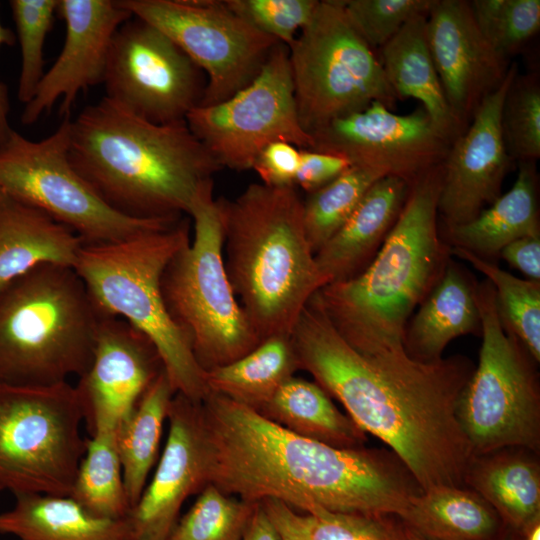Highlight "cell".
<instances>
[{"label": "cell", "mask_w": 540, "mask_h": 540, "mask_svg": "<svg viewBox=\"0 0 540 540\" xmlns=\"http://www.w3.org/2000/svg\"><path fill=\"white\" fill-rule=\"evenodd\" d=\"M287 48L299 121L309 135L374 101L391 110L399 100L342 0L319 1Z\"/></svg>", "instance_id": "10"}, {"label": "cell", "mask_w": 540, "mask_h": 540, "mask_svg": "<svg viewBox=\"0 0 540 540\" xmlns=\"http://www.w3.org/2000/svg\"><path fill=\"white\" fill-rule=\"evenodd\" d=\"M394 521L395 540H432L404 524L398 517Z\"/></svg>", "instance_id": "48"}, {"label": "cell", "mask_w": 540, "mask_h": 540, "mask_svg": "<svg viewBox=\"0 0 540 540\" xmlns=\"http://www.w3.org/2000/svg\"><path fill=\"white\" fill-rule=\"evenodd\" d=\"M522 532L524 540H540V519L531 523Z\"/></svg>", "instance_id": "49"}, {"label": "cell", "mask_w": 540, "mask_h": 540, "mask_svg": "<svg viewBox=\"0 0 540 540\" xmlns=\"http://www.w3.org/2000/svg\"><path fill=\"white\" fill-rule=\"evenodd\" d=\"M351 165L346 158L338 155L301 149L294 185L307 194L313 193L333 181Z\"/></svg>", "instance_id": "44"}, {"label": "cell", "mask_w": 540, "mask_h": 540, "mask_svg": "<svg viewBox=\"0 0 540 540\" xmlns=\"http://www.w3.org/2000/svg\"><path fill=\"white\" fill-rule=\"evenodd\" d=\"M384 175L352 164L303 200V222L314 254L341 228L369 188Z\"/></svg>", "instance_id": "36"}, {"label": "cell", "mask_w": 540, "mask_h": 540, "mask_svg": "<svg viewBox=\"0 0 540 540\" xmlns=\"http://www.w3.org/2000/svg\"><path fill=\"white\" fill-rule=\"evenodd\" d=\"M68 158L106 205L142 220L188 215L223 169L185 120L155 124L107 97L70 120Z\"/></svg>", "instance_id": "3"}, {"label": "cell", "mask_w": 540, "mask_h": 540, "mask_svg": "<svg viewBox=\"0 0 540 540\" xmlns=\"http://www.w3.org/2000/svg\"><path fill=\"white\" fill-rule=\"evenodd\" d=\"M191 222L176 223L122 241L83 245L74 268L103 316L121 318L155 346L176 393L201 402L210 392L205 371L169 317L161 277L174 254L191 240Z\"/></svg>", "instance_id": "7"}, {"label": "cell", "mask_w": 540, "mask_h": 540, "mask_svg": "<svg viewBox=\"0 0 540 540\" xmlns=\"http://www.w3.org/2000/svg\"><path fill=\"white\" fill-rule=\"evenodd\" d=\"M102 84L111 101L167 124L185 120L199 106L206 78L169 37L132 16L113 37Z\"/></svg>", "instance_id": "15"}, {"label": "cell", "mask_w": 540, "mask_h": 540, "mask_svg": "<svg viewBox=\"0 0 540 540\" xmlns=\"http://www.w3.org/2000/svg\"><path fill=\"white\" fill-rule=\"evenodd\" d=\"M447 230L453 246L488 259L509 243L540 235L535 162H519L512 187L472 221Z\"/></svg>", "instance_id": "26"}, {"label": "cell", "mask_w": 540, "mask_h": 540, "mask_svg": "<svg viewBox=\"0 0 540 540\" xmlns=\"http://www.w3.org/2000/svg\"><path fill=\"white\" fill-rule=\"evenodd\" d=\"M0 513V534L18 540H126L123 520L95 516L70 496L21 494Z\"/></svg>", "instance_id": "27"}, {"label": "cell", "mask_w": 540, "mask_h": 540, "mask_svg": "<svg viewBox=\"0 0 540 540\" xmlns=\"http://www.w3.org/2000/svg\"><path fill=\"white\" fill-rule=\"evenodd\" d=\"M442 163L409 188L376 256L356 276L325 285L314 298L357 352L405 350L408 319L440 278L448 252L438 231Z\"/></svg>", "instance_id": "4"}, {"label": "cell", "mask_w": 540, "mask_h": 540, "mask_svg": "<svg viewBox=\"0 0 540 540\" xmlns=\"http://www.w3.org/2000/svg\"><path fill=\"white\" fill-rule=\"evenodd\" d=\"M476 288L458 264L447 261L406 326L404 348L411 358L422 362L439 360L454 338L481 331Z\"/></svg>", "instance_id": "24"}, {"label": "cell", "mask_w": 540, "mask_h": 540, "mask_svg": "<svg viewBox=\"0 0 540 540\" xmlns=\"http://www.w3.org/2000/svg\"><path fill=\"white\" fill-rule=\"evenodd\" d=\"M474 457L465 480L496 511L501 521L523 531L540 519V473L526 457L489 454Z\"/></svg>", "instance_id": "30"}, {"label": "cell", "mask_w": 540, "mask_h": 540, "mask_svg": "<svg viewBox=\"0 0 540 540\" xmlns=\"http://www.w3.org/2000/svg\"><path fill=\"white\" fill-rule=\"evenodd\" d=\"M290 339L299 369L335 397L363 431L393 450L422 491L461 486L473 459L457 418L474 365L461 355L422 362L405 350L363 355L311 297Z\"/></svg>", "instance_id": "1"}, {"label": "cell", "mask_w": 540, "mask_h": 540, "mask_svg": "<svg viewBox=\"0 0 540 540\" xmlns=\"http://www.w3.org/2000/svg\"><path fill=\"white\" fill-rule=\"evenodd\" d=\"M301 149L287 142H274L265 147L253 163L252 169L262 184L272 187L295 186Z\"/></svg>", "instance_id": "43"}, {"label": "cell", "mask_w": 540, "mask_h": 540, "mask_svg": "<svg viewBox=\"0 0 540 540\" xmlns=\"http://www.w3.org/2000/svg\"><path fill=\"white\" fill-rule=\"evenodd\" d=\"M205 485L250 503L400 517L422 490L393 454L336 448L209 392L198 404Z\"/></svg>", "instance_id": "2"}, {"label": "cell", "mask_w": 540, "mask_h": 540, "mask_svg": "<svg viewBox=\"0 0 540 540\" xmlns=\"http://www.w3.org/2000/svg\"><path fill=\"white\" fill-rule=\"evenodd\" d=\"M450 253L484 274L496 294L502 321L535 362L540 361V281L520 279L496 263L452 246Z\"/></svg>", "instance_id": "35"}, {"label": "cell", "mask_w": 540, "mask_h": 540, "mask_svg": "<svg viewBox=\"0 0 540 540\" xmlns=\"http://www.w3.org/2000/svg\"><path fill=\"white\" fill-rule=\"evenodd\" d=\"M404 180L384 176L366 192L341 228L315 253L326 285L350 279L382 245L409 192Z\"/></svg>", "instance_id": "22"}, {"label": "cell", "mask_w": 540, "mask_h": 540, "mask_svg": "<svg viewBox=\"0 0 540 540\" xmlns=\"http://www.w3.org/2000/svg\"><path fill=\"white\" fill-rule=\"evenodd\" d=\"M198 403L175 393L168 436L156 470L122 519L126 540H168L185 500L205 487Z\"/></svg>", "instance_id": "21"}, {"label": "cell", "mask_w": 540, "mask_h": 540, "mask_svg": "<svg viewBox=\"0 0 540 540\" xmlns=\"http://www.w3.org/2000/svg\"><path fill=\"white\" fill-rule=\"evenodd\" d=\"M297 370L290 336H274L239 359L205 371V381L210 392L260 412Z\"/></svg>", "instance_id": "31"}, {"label": "cell", "mask_w": 540, "mask_h": 540, "mask_svg": "<svg viewBox=\"0 0 540 540\" xmlns=\"http://www.w3.org/2000/svg\"><path fill=\"white\" fill-rule=\"evenodd\" d=\"M240 540H281L261 502L255 504Z\"/></svg>", "instance_id": "46"}, {"label": "cell", "mask_w": 540, "mask_h": 540, "mask_svg": "<svg viewBox=\"0 0 540 540\" xmlns=\"http://www.w3.org/2000/svg\"><path fill=\"white\" fill-rule=\"evenodd\" d=\"M259 413L289 431L336 448H359L366 441L365 432L336 408L323 388L295 376Z\"/></svg>", "instance_id": "29"}, {"label": "cell", "mask_w": 540, "mask_h": 540, "mask_svg": "<svg viewBox=\"0 0 540 540\" xmlns=\"http://www.w3.org/2000/svg\"><path fill=\"white\" fill-rule=\"evenodd\" d=\"M503 540H511V539H503Z\"/></svg>", "instance_id": "50"}, {"label": "cell", "mask_w": 540, "mask_h": 540, "mask_svg": "<svg viewBox=\"0 0 540 540\" xmlns=\"http://www.w3.org/2000/svg\"><path fill=\"white\" fill-rule=\"evenodd\" d=\"M15 33L2 25L0 21V47L12 46L15 44ZM10 103L7 86L0 81V149L8 142L14 129L11 128L8 120Z\"/></svg>", "instance_id": "47"}, {"label": "cell", "mask_w": 540, "mask_h": 540, "mask_svg": "<svg viewBox=\"0 0 540 540\" xmlns=\"http://www.w3.org/2000/svg\"><path fill=\"white\" fill-rule=\"evenodd\" d=\"M499 255L529 280L540 281V235L519 238L506 245Z\"/></svg>", "instance_id": "45"}, {"label": "cell", "mask_w": 540, "mask_h": 540, "mask_svg": "<svg viewBox=\"0 0 540 540\" xmlns=\"http://www.w3.org/2000/svg\"><path fill=\"white\" fill-rule=\"evenodd\" d=\"M217 203L226 272L248 321L261 342L290 336L311 297L326 285L296 187L252 183Z\"/></svg>", "instance_id": "5"}, {"label": "cell", "mask_w": 540, "mask_h": 540, "mask_svg": "<svg viewBox=\"0 0 540 540\" xmlns=\"http://www.w3.org/2000/svg\"><path fill=\"white\" fill-rule=\"evenodd\" d=\"M214 183L188 216L191 240L171 258L161 277L166 311L204 371L226 365L261 343L232 289L224 263V231Z\"/></svg>", "instance_id": "8"}, {"label": "cell", "mask_w": 540, "mask_h": 540, "mask_svg": "<svg viewBox=\"0 0 540 540\" xmlns=\"http://www.w3.org/2000/svg\"><path fill=\"white\" fill-rule=\"evenodd\" d=\"M469 5L484 38L505 58L540 28L539 0H473Z\"/></svg>", "instance_id": "39"}, {"label": "cell", "mask_w": 540, "mask_h": 540, "mask_svg": "<svg viewBox=\"0 0 540 540\" xmlns=\"http://www.w3.org/2000/svg\"><path fill=\"white\" fill-rule=\"evenodd\" d=\"M102 316L73 266H36L0 292V383L51 386L80 377Z\"/></svg>", "instance_id": "6"}, {"label": "cell", "mask_w": 540, "mask_h": 540, "mask_svg": "<svg viewBox=\"0 0 540 540\" xmlns=\"http://www.w3.org/2000/svg\"><path fill=\"white\" fill-rule=\"evenodd\" d=\"M427 14L412 17L379 49L378 60L398 99L421 102L437 128L454 141L463 130L450 111L430 53Z\"/></svg>", "instance_id": "25"}, {"label": "cell", "mask_w": 540, "mask_h": 540, "mask_svg": "<svg viewBox=\"0 0 540 540\" xmlns=\"http://www.w3.org/2000/svg\"><path fill=\"white\" fill-rule=\"evenodd\" d=\"M281 540H395L396 516H369L317 508L305 515L286 504L261 501Z\"/></svg>", "instance_id": "34"}, {"label": "cell", "mask_w": 540, "mask_h": 540, "mask_svg": "<svg viewBox=\"0 0 540 540\" xmlns=\"http://www.w3.org/2000/svg\"><path fill=\"white\" fill-rule=\"evenodd\" d=\"M163 371L146 335L121 318L102 316L91 363L75 385L90 436L117 432Z\"/></svg>", "instance_id": "18"}, {"label": "cell", "mask_w": 540, "mask_h": 540, "mask_svg": "<svg viewBox=\"0 0 540 540\" xmlns=\"http://www.w3.org/2000/svg\"><path fill=\"white\" fill-rule=\"evenodd\" d=\"M75 386L0 383V492L70 496L88 439Z\"/></svg>", "instance_id": "11"}, {"label": "cell", "mask_w": 540, "mask_h": 540, "mask_svg": "<svg viewBox=\"0 0 540 540\" xmlns=\"http://www.w3.org/2000/svg\"><path fill=\"white\" fill-rule=\"evenodd\" d=\"M57 15L65 23L64 44L25 105L23 125L35 123L60 98L59 112L69 116L81 91L103 83L113 37L133 16L111 0H58Z\"/></svg>", "instance_id": "19"}, {"label": "cell", "mask_w": 540, "mask_h": 540, "mask_svg": "<svg viewBox=\"0 0 540 540\" xmlns=\"http://www.w3.org/2000/svg\"><path fill=\"white\" fill-rule=\"evenodd\" d=\"M311 136V150L344 157L409 186L443 163L453 142L424 108L400 115L378 101L331 121Z\"/></svg>", "instance_id": "16"}, {"label": "cell", "mask_w": 540, "mask_h": 540, "mask_svg": "<svg viewBox=\"0 0 540 540\" xmlns=\"http://www.w3.org/2000/svg\"><path fill=\"white\" fill-rule=\"evenodd\" d=\"M501 129L511 160L535 162L540 157V86L535 75L514 78L503 103Z\"/></svg>", "instance_id": "40"}, {"label": "cell", "mask_w": 540, "mask_h": 540, "mask_svg": "<svg viewBox=\"0 0 540 540\" xmlns=\"http://www.w3.org/2000/svg\"><path fill=\"white\" fill-rule=\"evenodd\" d=\"M169 37L206 75L199 106L250 84L279 43L233 13L224 0H117Z\"/></svg>", "instance_id": "13"}, {"label": "cell", "mask_w": 540, "mask_h": 540, "mask_svg": "<svg viewBox=\"0 0 540 540\" xmlns=\"http://www.w3.org/2000/svg\"><path fill=\"white\" fill-rule=\"evenodd\" d=\"M185 121L222 168L252 169L274 142L311 150L314 140L301 126L290 72L288 48L277 43L254 80L228 99L197 106Z\"/></svg>", "instance_id": "14"}, {"label": "cell", "mask_w": 540, "mask_h": 540, "mask_svg": "<svg viewBox=\"0 0 540 540\" xmlns=\"http://www.w3.org/2000/svg\"><path fill=\"white\" fill-rule=\"evenodd\" d=\"M255 504L207 484L168 540H240Z\"/></svg>", "instance_id": "37"}, {"label": "cell", "mask_w": 540, "mask_h": 540, "mask_svg": "<svg viewBox=\"0 0 540 540\" xmlns=\"http://www.w3.org/2000/svg\"><path fill=\"white\" fill-rule=\"evenodd\" d=\"M227 7L258 31L289 46L309 22L317 0H224Z\"/></svg>", "instance_id": "42"}, {"label": "cell", "mask_w": 540, "mask_h": 540, "mask_svg": "<svg viewBox=\"0 0 540 540\" xmlns=\"http://www.w3.org/2000/svg\"><path fill=\"white\" fill-rule=\"evenodd\" d=\"M175 393L163 371L117 430V448L131 509L138 502L157 459L164 422Z\"/></svg>", "instance_id": "32"}, {"label": "cell", "mask_w": 540, "mask_h": 540, "mask_svg": "<svg viewBox=\"0 0 540 540\" xmlns=\"http://www.w3.org/2000/svg\"><path fill=\"white\" fill-rule=\"evenodd\" d=\"M433 0H342L355 31L374 51L385 45L412 17L428 13Z\"/></svg>", "instance_id": "41"}, {"label": "cell", "mask_w": 540, "mask_h": 540, "mask_svg": "<svg viewBox=\"0 0 540 540\" xmlns=\"http://www.w3.org/2000/svg\"><path fill=\"white\" fill-rule=\"evenodd\" d=\"M70 497L95 516L111 520L127 516L131 505L123 481L117 432L90 436Z\"/></svg>", "instance_id": "33"}, {"label": "cell", "mask_w": 540, "mask_h": 540, "mask_svg": "<svg viewBox=\"0 0 540 540\" xmlns=\"http://www.w3.org/2000/svg\"><path fill=\"white\" fill-rule=\"evenodd\" d=\"M398 518L432 540H494L501 523L485 499L461 486L421 491Z\"/></svg>", "instance_id": "28"}, {"label": "cell", "mask_w": 540, "mask_h": 540, "mask_svg": "<svg viewBox=\"0 0 540 540\" xmlns=\"http://www.w3.org/2000/svg\"><path fill=\"white\" fill-rule=\"evenodd\" d=\"M482 344L464 386L457 418L472 456L540 445V392L531 356L502 321L494 287L477 285Z\"/></svg>", "instance_id": "9"}, {"label": "cell", "mask_w": 540, "mask_h": 540, "mask_svg": "<svg viewBox=\"0 0 540 540\" xmlns=\"http://www.w3.org/2000/svg\"><path fill=\"white\" fill-rule=\"evenodd\" d=\"M70 115L48 137L30 140L13 130L0 149V189L73 231L83 245H102L168 227L174 220L123 216L106 205L68 158Z\"/></svg>", "instance_id": "12"}, {"label": "cell", "mask_w": 540, "mask_h": 540, "mask_svg": "<svg viewBox=\"0 0 540 540\" xmlns=\"http://www.w3.org/2000/svg\"><path fill=\"white\" fill-rule=\"evenodd\" d=\"M9 6L21 51L17 98L26 105L45 73L43 50L57 14L58 0H11Z\"/></svg>", "instance_id": "38"}, {"label": "cell", "mask_w": 540, "mask_h": 540, "mask_svg": "<svg viewBox=\"0 0 540 540\" xmlns=\"http://www.w3.org/2000/svg\"><path fill=\"white\" fill-rule=\"evenodd\" d=\"M82 246L69 228L0 189V292L40 264L74 266Z\"/></svg>", "instance_id": "23"}, {"label": "cell", "mask_w": 540, "mask_h": 540, "mask_svg": "<svg viewBox=\"0 0 540 540\" xmlns=\"http://www.w3.org/2000/svg\"><path fill=\"white\" fill-rule=\"evenodd\" d=\"M517 74V64H510L503 82L482 100L442 163L438 215L446 229L472 221L501 195L511 162L503 140L501 113Z\"/></svg>", "instance_id": "17"}, {"label": "cell", "mask_w": 540, "mask_h": 540, "mask_svg": "<svg viewBox=\"0 0 540 540\" xmlns=\"http://www.w3.org/2000/svg\"><path fill=\"white\" fill-rule=\"evenodd\" d=\"M427 40L450 111L464 131L482 100L503 82L510 64L480 32L469 1L433 0Z\"/></svg>", "instance_id": "20"}]
</instances>
